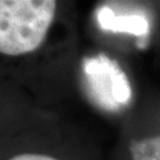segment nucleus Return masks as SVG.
I'll list each match as a JSON object with an SVG mask.
<instances>
[{
    "instance_id": "f257e3e1",
    "label": "nucleus",
    "mask_w": 160,
    "mask_h": 160,
    "mask_svg": "<svg viewBox=\"0 0 160 160\" xmlns=\"http://www.w3.org/2000/svg\"><path fill=\"white\" fill-rule=\"evenodd\" d=\"M57 7L53 0H1V55L22 57L37 51L51 30Z\"/></svg>"
},
{
    "instance_id": "f03ea898",
    "label": "nucleus",
    "mask_w": 160,
    "mask_h": 160,
    "mask_svg": "<svg viewBox=\"0 0 160 160\" xmlns=\"http://www.w3.org/2000/svg\"><path fill=\"white\" fill-rule=\"evenodd\" d=\"M128 151L129 160H160V134L132 140Z\"/></svg>"
},
{
    "instance_id": "7ed1b4c3",
    "label": "nucleus",
    "mask_w": 160,
    "mask_h": 160,
    "mask_svg": "<svg viewBox=\"0 0 160 160\" xmlns=\"http://www.w3.org/2000/svg\"><path fill=\"white\" fill-rule=\"evenodd\" d=\"M7 160H63L61 158H57L55 155L48 154L44 152H20V153H16V154L11 155Z\"/></svg>"
}]
</instances>
